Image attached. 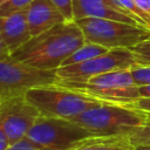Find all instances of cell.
<instances>
[{"label": "cell", "instance_id": "6da1fadb", "mask_svg": "<svg viewBox=\"0 0 150 150\" xmlns=\"http://www.w3.org/2000/svg\"><path fill=\"white\" fill-rule=\"evenodd\" d=\"M84 42L86 39L79 25L75 21H66L32 36L12 56L38 69L56 70Z\"/></svg>", "mask_w": 150, "mask_h": 150}, {"label": "cell", "instance_id": "7a4b0ae2", "mask_svg": "<svg viewBox=\"0 0 150 150\" xmlns=\"http://www.w3.org/2000/svg\"><path fill=\"white\" fill-rule=\"evenodd\" d=\"M149 118V112L131 105L102 103L87 109L71 121L95 137L127 138L134 130L144 125Z\"/></svg>", "mask_w": 150, "mask_h": 150}, {"label": "cell", "instance_id": "3957f363", "mask_svg": "<svg viewBox=\"0 0 150 150\" xmlns=\"http://www.w3.org/2000/svg\"><path fill=\"white\" fill-rule=\"evenodd\" d=\"M55 83L111 104L131 105L141 98L138 86L134 82L130 69L103 73L83 82L56 80Z\"/></svg>", "mask_w": 150, "mask_h": 150}, {"label": "cell", "instance_id": "277c9868", "mask_svg": "<svg viewBox=\"0 0 150 150\" xmlns=\"http://www.w3.org/2000/svg\"><path fill=\"white\" fill-rule=\"evenodd\" d=\"M25 98L39 110L41 116L70 121L87 109L105 103L56 83L32 88L26 91Z\"/></svg>", "mask_w": 150, "mask_h": 150}, {"label": "cell", "instance_id": "5b68a950", "mask_svg": "<svg viewBox=\"0 0 150 150\" xmlns=\"http://www.w3.org/2000/svg\"><path fill=\"white\" fill-rule=\"evenodd\" d=\"M87 42L112 48H131L150 39V29L139 25L102 18H82L75 20Z\"/></svg>", "mask_w": 150, "mask_h": 150}, {"label": "cell", "instance_id": "8992f818", "mask_svg": "<svg viewBox=\"0 0 150 150\" xmlns=\"http://www.w3.org/2000/svg\"><path fill=\"white\" fill-rule=\"evenodd\" d=\"M26 137L40 150H70L81 141L95 136L74 121L40 115Z\"/></svg>", "mask_w": 150, "mask_h": 150}, {"label": "cell", "instance_id": "52a82bcc", "mask_svg": "<svg viewBox=\"0 0 150 150\" xmlns=\"http://www.w3.org/2000/svg\"><path fill=\"white\" fill-rule=\"evenodd\" d=\"M57 80L55 70L34 68L12 55L0 59V101L25 96L26 91L41 86L54 84Z\"/></svg>", "mask_w": 150, "mask_h": 150}, {"label": "cell", "instance_id": "ba28073f", "mask_svg": "<svg viewBox=\"0 0 150 150\" xmlns=\"http://www.w3.org/2000/svg\"><path fill=\"white\" fill-rule=\"evenodd\" d=\"M134 66H136V60L134 52L130 48H112L107 53L88 61L76 64L62 66L55 71L57 80L83 82L103 73L130 69Z\"/></svg>", "mask_w": 150, "mask_h": 150}, {"label": "cell", "instance_id": "9c48e42d", "mask_svg": "<svg viewBox=\"0 0 150 150\" xmlns=\"http://www.w3.org/2000/svg\"><path fill=\"white\" fill-rule=\"evenodd\" d=\"M39 116V110L25 96L0 101V123L11 144L25 138Z\"/></svg>", "mask_w": 150, "mask_h": 150}, {"label": "cell", "instance_id": "30bf717a", "mask_svg": "<svg viewBox=\"0 0 150 150\" xmlns=\"http://www.w3.org/2000/svg\"><path fill=\"white\" fill-rule=\"evenodd\" d=\"M73 12L74 20L82 18H102L139 25L117 0H73Z\"/></svg>", "mask_w": 150, "mask_h": 150}, {"label": "cell", "instance_id": "8fae6325", "mask_svg": "<svg viewBox=\"0 0 150 150\" xmlns=\"http://www.w3.org/2000/svg\"><path fill=\"white\" fill-rule=\"evenodd\" d=\"M27 23L32 36L66 22V18L50 0H34L26 9Z\"/></svg>", "mask_w": 150, "mask_h": 150}, {"label": "cell", "instance_id": "7c38bea8", "mask_svg": "<svg viewBox=\"0 0 150 150\" xmlns=\"http://www.w3.org/2000/svg\"><path fill=\"white\" fill-rule=\"evenodd\" d=\"M0 33L11 55L28 42L32 34L27 23L26 11L0 15Z\"/></svg>", "mask_w": 150, "mask_h": 150}, {"label": "cell", "instance_id": "4fadbf2b", "mask_svg": "<svg viewBox=\"0 0 150 150\" xmlns=\"http://www.w3.org/2000/svg\"><path fill=\"white\" fill-rule=\"evenodd\" d=\"M109 49L103 47V46H100V45H96V43H93V42H84L81 47H79L75 52H73L62 63V66H69V64H76V63H81V62H84V61H88L90 59H94L98 55H102L104 53H107ZM61 66V67H62Z\"/></svg>", "mask_w": 150, "mask_h": 150}, {"label": "cell", "instance_id": "5bb4252c", "mask_svg": "<svg viewBox=\"0 0 150 150\" xmlns=\"http://www.w3.org/2000/svg\"><path fill=\"white\" fill-rule=\"evenodd\" d=\"M120 2V5L128 12L130 13L141 26L146 27L150 29V15L148 13H145L144 11H142L134 0H117Z\"/></svg>", "mask_w": 150, "mask_h": 150}, {"label": "cell", "instance_id": "9a60e30c", "mask_svg": "<svg viewBox=\"0 0 150 150\" xmlns=\"http://www.w3.org/2000/svg\"><path fill=\"white\" fill-rule=\"evenodd\" d=\"M127 141L134 146V145H150V118L149 121L134 130L128 137Z\"/></svg>", "mask_w": 150, "mask_h": 150}, {"label": "cell", "instance_id": "2e32d148", "mask_svg": "<svg viewBox=\"0 0 150 150\" xmlns=\"http://www.w3.org/2000/svg\"><path fill=\"white\" fill-rule=\"evenodd\" d=\"M134 52L136 64L138 66H150V39L130 48Z\"/></svg>", "mask_w": 150, "mask_h": 150}, {"label": "cell", "instance_id": "e0dca14e", "mask_svg": "<svg viewBox=\"0 0 150 150\" xmlns=\"http://www.w3.org/2000/svg\"><path fill=\"white\" fill-rule=\"evenodd\" d=\"M120 139H123V137H89L81 141L76 146H74L70 150H95L101 144L116 142Z\"/></svg>", "mask_w": 150, "mask_h": 150}, {"label": "cell", "instance_id": "ac0fdd59", "mask_svg": "<svg viewBox=\"0 0 150 150\" xmlns=\"http://www.w3.org/2000/svg\"><path fill=\"white\" fill-rule=\"evenodd\" d=\"M136 86H150V66H134L130 68Z\"/></svg>", "mask_w": 150, "mask_h": 150}, {"label": "cell", "instance_id": "d6986e66", "mask_svg": "<svg viewBox=\"0 0 150 150\" xmlns=\"http://www.w3.org/2000/svg\"><path fill=\"white\" fill-rule=\"evenodd\" d=\"M34 0H9L2 6H0V15H5L19 11H26L27 7Z\"/></svg>", "mask_w": 150, "mask_h": 150}, {"label": "cell", "instance_id": "ffe728a7", "mask_svg": "<svg viewBox=\"0 0 150 150\" xmlns=\"http://www.w3.org/2000/svg\"><path fill=\"white\" fill-rule=\"evenodd\" d=\"M62 13L67 21H75L74 20V12H73V0H50Z\"/></svg>", "mask_w": 150, "mask_h": 150}, {"label": "cell", "instance_id": "44dd1931", "mask_svg": "<svg viewBox=\"0 0 150 150\" xmlns=\"http://www.w3.org/2000/svg\"><path fill=\"white\" fill-rule=\"evenodd\" d=\"M95 150H132V145L127 141V138H123L116 142L101 144Z\"/></svg>", "mask_w": 150, "mask_h": 150}, {"label": "cell", "instance_id": "7402d4cb", "mask_svg": "<svg viewBox=\"0 0 150 150\" xmlns=\"http://www.w3.org/2000/svg\"><path fill=\"white\" fill-rule=\"evenodd\" d=\"M6 150H40V149L32 141H29L27 137H25L13 144H9V146Z\"/></svg>", "mask_w": 150, "mask_h": 150}, {"label": "cell", "instance_id": "603a6c76", "mask_svg": "<svg viewBox=\"0 0 150 150\" xmlns=\"http://www.w3.org/2000/svg\"><path fill=\"white\" fill-rule=\"evenodd\" d=\"M131 107L150 114V97H141L135 103H132Z\"/></svg>", "mask_w": 150, "mask_h": 150}, {"label": "cell", "instance_id": "cb8c5ba5", "mask_svg": "<svg viewBox=\"0 0 150 150\" xmlns=\"http://www.w3.org/2000/svg\"><path fill=\"white\" fill-rule=\"evenodd\" d=\"M9 141H8V137L4 130V127L2 124L0 123V150H6L8 146H9Z\"/></svg>", "mask_w": 150, "mask_h": 150}, {"label": "cell", "instance_id": "d4e9b609", "mask_svg": "<svg viewBox=\"0 0 150 150\" xmlns=\"http://www.w3.org/2000/svg\"><path fill=\"white\" fill-rule=\"evenodd\" d=\"M134 1L142 11H144L150 15V0H134Z\"/></svg>", "mask_w": 150, "mask_h": 150}, {"label": "cell", "instance_id": "484cf974", "mask_svg": "<svg viewBox=\"0 0 150 150\" xmlns=\"http://www.w3.org/2000/svg\"><path fill=\"white\" fill-rule=\"evenodd\" d=\"M6 56H11V53H9V50H8L5 41L2 39V35L0 33V59L1 57H6Z\"/></svg>", "mask_w": 150, "mask_h": 150}, {"label": "cell", "instance_id": "4316f807", "mask_svg": "<svg viewBox=\"0 0 150 150\" xmlns=\"http://www.w3.org/2000/svg\"><path fill=\"white\" fill-rule=\"evenodd\" d=\"M141 97H150V86H141L138 87Z\"/></svg>", "mask_w": 150, "mask_h": 150}, {"label": "cell", "instance_id": "83f0119b", "mask_svg": "<svg viewBox=\"0 0 150 150\" xmlns=\"http://www.w3.org/2000/svg\"><path fill=\"white\" fill-rule=\"evenodd\" d=\"M132 150H150V145H134Z\"/></svg>", "mask_w": 150, "mask_h": 150}, {"label": "cell", "instance_id": "f1b7e54d", "mask_svg": "<svg viewBox=\"0 0 150 150\" xmlns=\"http://www.w3.org/2000/svg\"><path fill=\"white\" fill-rule=\"evenodd\" d=\"M7 1H9V0H0V6H2L4 4H6Z\"/></svg>", "mask_w": 150, "mask_h": 150}]
</instances>
